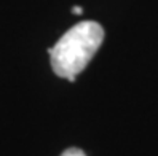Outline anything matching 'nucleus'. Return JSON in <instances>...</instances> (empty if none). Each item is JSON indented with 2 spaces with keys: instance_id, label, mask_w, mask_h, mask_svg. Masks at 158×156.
I'll use <instances>...</instances> for the list:
<instances>
[{
  "instance_id": "nucleus-1",
  "label": "nucleus",
  "mask_w": 158,
  "mask_h": 156,
  "mask_svg": "<svg viewBox=\"0 0 158 156\" xmlns=\"http://www.w3.org/2000/svg\"><path fill=\"white\" fill-rule=\"evenodd\" d=\"M104 35L102 26L94 21H81L70 27L53 48H48L54 73L75 81V77L86 69L101 48Z\"/></svg>"
},
{
  "instance_id": "nucleus-2",
  "label": "nucleus",
  "mask_w": 158,
  "mask_h": 156,
  "mask_svg": "<svg viewBox=\"0 0 158 156\" xmlns=\"http://www.w3.org/2000/svg\"><path fill=\"white\" fill-rule=\"evenodd\" d=\"M61 156H86L85 153H83L80 148H69V150H66Z\"/></svg>"
},
{
  "instance_id": "nucleus-3",
  "label": "nucleus",
  "mask_w": 158,
  "mask_h": 156,
  "mask_svg": "<svg viewBox=\"0 0 158 156\" xmlns=\"http://www.w3.org/2000/svg\"><path fill=\"white\" fill-rule=\"evenodd\" d=\"M72 13H75V14H81V13H83L81 6H73V8H72Z\"/></svg>"
}]
</instances>
